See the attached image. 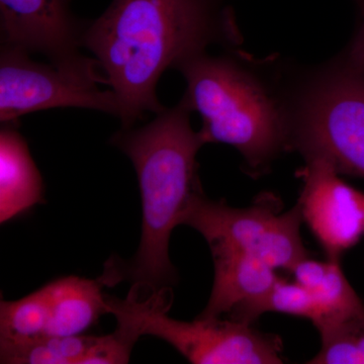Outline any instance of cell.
Returning a JSON list of instances; mask_svg holds the SVG:
<instances>
[{
  "instance_id": "cell-1",
  "label": "cell",
  "mask_w": 364,
  "mask_h": 364,
  "mask_svg": "<svg viewBox=\"0 0 364 364\" xmlns=\"http://www.w3.org/2000/svg\"><path fill=\"white\" fill-rule=\"evenodd\" d=\"M238 42L225 0H112L82 37L117 95L124 129L164 109L157 86L165 71L210 46Z\"/></svg>"
},
{
  "instance_id": "cell-2",
  "label": "cell",
  "mask_w": 364,
  "mask_h": 364,
  "mask_svg": "<svg viewBox=\"0 0 364 364\" xmlns=\"http://www.w3.org/2000/svg\"><path fill=\"white\" fill-rule=\"evenodd\" d=\"M191 114L179 102L155 114L150 123L121 128L111 139L133 163L138 176L142 235L134 257L111 258L100 279L111 287L130 282L127 298L135 301L171 289L177 280L169 258L170 237L203 191L196 155L205 143L191 127Z\"/></svg>"
},
{
  "instance_id": "cell-3",
  "label": "cell",
  "mask_w": 364,
  "mask_h": 364,
  "mask_svg": "<svg viewBox=\"0 0 364 364\" xmlns=\"http://www.w3.org/2000/svg\"><path fill=\"white\" fill-rule=\"evenodd\" d=\"M176 70L186 82L181 102L202 117L205 144L233 146L254 174L263 173L282 151L291 149L293 111L238 59L203 52Z\"/></svg>"
},
{
  "instance_id": "cell-4",
  "label": "cell",
  "mask_w": 364,
  "mask_h": 364,
  "mask_svg": "<svg viewBox=\"0 0 364 364\" xmlns=\"http://www.w3.org/2000/svg\"><path fill=\"white\" fill-rule=\"evenodd\" d=\"M172 299V289L145 301L107 296V311L138 338L153 336L164 340L191 363H284L279 336L264 334L251 323L231 318L176 320L168 316Z\"/></svg>"
},
{
  "instance_id": "cell-5",
  "label": "cell",
  "mask_w": 364,
  "mask_h": 364,
  "mask_svg": "<svg viewBox=\"0 0 364 364\" xmlns=\"http://www.w3.org/2000/svg\"><path fill=\"white\" fill-rule=\"evenodd\" d=\"M291 148L364 178V75L346 63L309 85L293 111Z\"/></svg>"
},
{
  "instance_id": "cell-6",
  "label": "cell",
  "mask_w": 364,
  "mask_h": 364,
  "mask_svg": "<svg viewBox=\"0 0 364 364\" xmlns=\"http://www.w3.org/2000/svg\"><path fill=\"white\" fill-rule=\"evenodd\" d=\"M28 53L1 46L0 49V122L18 124L20 117L47 109H90L119 117L117 95L100 64L85 56L73 63H43Z\"/></svg>"
},
{
  "instance_id": "cell-7",
  "label": "cell",
  "mask_w": 364,
  "mask_h": 364,
  "mask_svg": "<svg viewBox=\"0 0 364 364\" xmlns=\"http://www.w3.org/2000/svg\"><path fill=\"white\" fill-rule=\"evenodd\" d=\"M280 202L263 195L252 207H230L200 191L193 198L182 225L202 234L210 248H228L246 254L274 269L289 270L309 257L301 236L303 223L299 203L280 213Z\"/></svg>"
},
{
  "instance_id": "cell-8",
  "label": "cell",
  "mask_w": 364,
  "mask_h": 364,
  "mask_svg": "<svg viewBox=\"0 0 364 364\" xmlns=\"http://www.w3.org/2000/svg\"><path fill=\"white\" fill-rule=\"evenodd\" d=\"M306 162L299 173L304 184L298 203L303 222L328 259L339 260L364 234V193L345 183L325 160L312 158Z\"/></svg>"
},
{
  "instance_id": "cell-9",
  "label": "cell",
  "mask_w": 364,
  "mask_h": 364,
  "mask_svg": "<svg viewBox=\"0 0 364 364\" xmlns=\"http://www.w3.org/2000/svg\"><path fill=\"white\" fill-rule=\"evenodd\" d=\"M85 26L72 14L69 0H0V43L57 64L73 63Z\"/></svg>"
},
{
  "instance_id": "cell-10",
  "label": "cell",
  "mask_w": 364,
  "mask_h": 364,
  "mask_svg": "<svg viewBox=\"0 0 364 364\" xmlns=\"http://www.w3.org/2000/svg\"><path fill=\"white\" fill-rule=\"evenodd\" d=\"M215 277L212 294L200 318L242 317L279 279L277 269L259 259L228 248H210Z\"/></svg>"
},
{
  "instance_id": "cell-11",
  "label": "cell",
  "mask_w": 364,
  "mask_h": 364,
  "mask_svg": "<svg viewBox=\"0 0 364 364\" xmlns=\"http://www.w3.org/2000/svg\"><path fill=\"white\" fill-rule=\"evenodd\" d=\"M18 124L0 132V223L4 224L44 203V181Z\"/></svg>"
},
{
  "instance_id": "cell-12",
  "label": "cell",
  "mask_w": 364,
  "mask_h": 364,
  "mask_svg": "<svg viewBox=\"0 0 364 364\" xmlns=\"http://www.w3.org/2000/svg\"><path fill=\"white\" fill-rule=\"evenodd\" d=\"M102 280L62 277L46 284L50 321L46 336L80 335L107 312V296Z\"/></svg>"
},
{
  "instance_id": "cell-13",
  "label": "cell",
  "mask_w": 364,
  "mask_h": 364,
  "mask_svg": "<svg viewBox=\"0 0 364 364\" xmlns=\"http://www.w3.org/2000/svg\"><path fill=\"white\" fill-rule=\"evenodd\" d=\"M327 261L324 277L316 289L310 291L317 309L313 324L320 336L364 317L363 301L345 277L339 260Z\"/></svg>"
},
{
  "instance_id": "cell-14",
  "label": "cell",
  "mask_w": 364,
  "mask_h": 364,
  "mask_svg": "<svg viewBox=\"0 0 364 364\" xmlns=\"http://www.w3.org/2000/svg\"><path fill=\"white\" fill-rule=\"evenodd\" d=\"M100 336H44L26 343L0 345V363L88 364Z\"/></svg>"
},
{
  "instance_id": "cell-15",
  "label": "cell",
  "mask_w": 364,
  "mask_h": 364,
  "mask_svg": "<svg viewBox=\"0 0 364 364\" xmlns=\"http://www.w3.org/2000/svg\"><path fill=\"white\" fill-rule=\"evenodd\" d=\"M50 306L45 287L18 301L0 304V345L26 343L46 336Z\"/></svg>"
},
{
  "instance_id": "cell-16",
  "label": "cell",
  "mask_w": 364,
  "mask_h": 364,
  "mask_svg": "<svg viewBox=\"0 0 364 364\" xmlns=\"http://www.w3.org/2000/svg\"><path fill=\"white\" fill-rule=\"evenodd\" d=\"M268 312L306 318L313 323L317 309L313 294L309 289L298 282H287L279 277L269 293L255 304L240 321L252 324L259 316Z\"/></svg>"
},
{
  "instance_id": "cell-17",
  "label": "cell",
  "mask_w": 364,
  "mask_h": 364,
  "mask_svg": "<svg viewBox=\"0 0 364 364\" xmlns=\"http://www.w3.org/2000/svg\"><path fill=\"white\" fill-rule=\"evenodd\" d=\"M322 347L308 363L364 364V317L321 337Z\"/></svg>"
},
{
  "instance_id": "cell-18",
  "label": "cell",
  "mask_w": 364,
  "mask_h": 364,
  "mask_svg": "<svg viewBox=\"0 0 364 364\" xmlns=\"http://www.w3.org/2000/svg\"><path fill=\"white\" fill-rule=\"evenodd\" d=\"M360 14V26L345 63L364 75V0H354Z\"/></svg>"
}]
</instances>
